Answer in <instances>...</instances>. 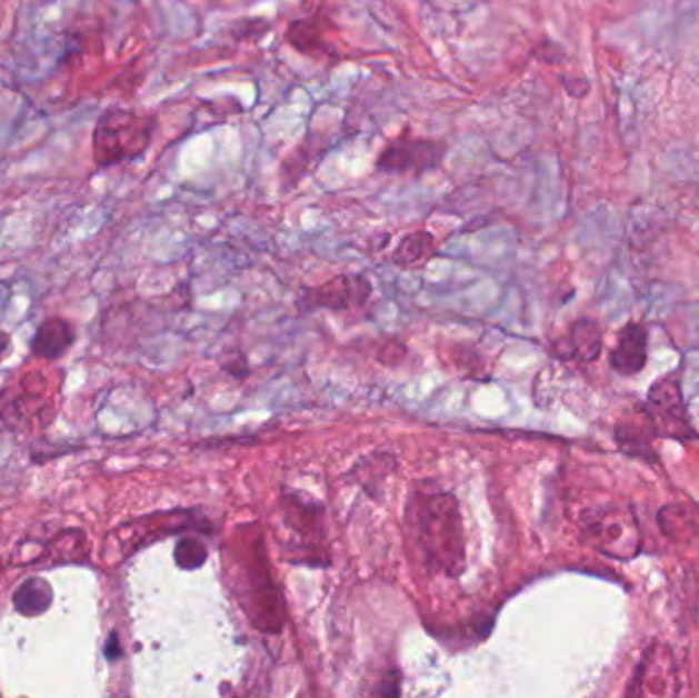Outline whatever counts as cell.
Listing matches in <instances>:
<instances>
[{
  "mask_svg": "<svg viewBox=\"0 0 699 698\" xmlns=\"http://www.w3.org/2000/svg\"><path fill=\"white\" fill-rule=\"evenodd\" d=\"M156 117L133 109H107L92 131V158L99 169H109L143 154L153 140Z\"/></svg>",
  "mask_w": 699,
  "mask_h": 698,
  "instance_id": "6da1fadb",
  "label": "cell"
},
{
  "mask_svg": "<svg viewBox=\"0 0 699 698\" xmlns=\"http://www.w3.org/2000/svg\"><path fill=\"white\" fill-rule=\"evenodd\" d=\"M421 549L436 568L458 574L465 564L462 522L452 496H430L418 508Z\"/></svg>",
  "mask_w": 699,
  "mask_h": 698,
  "instance_id": "7a4b0ae2",
  "label": "cell"
},
{
  "mask_svg": "<svg viewBox=\"0 0 699 698\" xmlns=\"http://www.w3.org/2000/svg\"><path fill=\"white\" fill-rule=\"evenodd\" d=\"M583 530L589 537V544L598 547L599 554L616 559H630L640 549V530L636 518L620 502L603 505L598 510L586 512Z\"/></svg>",
  "mask_w": 699,
  "mask_h": 698,
  "instance_id": "3957f363",
  "label": "cell"
},
{
  "mask_svg": "<svg viewBox=\"0 0 699 698\" xmlns=\"http://www.w3.org/2000/svg\"><path fill=\"white\" fill-rule=\"evenodd\" d=\"M655 435L669 439H693L696 432L689 425L686 403L677 377H665L650 389L645 408Z\"/></svg>",
  "mask_w": 699,
  "mask_h": 698,
  "instance_id": "277c9868",
  "label": "cell"
},
{
  "mask_svg": "<svg viewBox=\"0 0 699 698\" xmlns=\"http://www.w3.org/2000/svg\"><path fill=\"white\" fill-rule=\"evenodd\" d=\"M445 154V143L423 138H399L382 148L377 169L387 174H423L438 169Z\"/></svg>",
  "mask_w": 699,
  "mask_h": 698,
  "instance_id": "5b68a950",
  "label": "cell"
},
{
  "mask_svg": "<svg viewBox=\"0 0 699 698\" xmlns=\"http://www.w3.org/2000/svg\"><path fill=\"white\" fill-rule=\"evenodd\" d=\"M370 296V285L362 277H336L330 283L307 291V301L316 308H336L343 310L355 303H365Z\"/></svg>",
  "mask_w": 699,
  "mask_h": 698,
  "instance_id": "8992f818",
  "label": "cell"
},
{
  "mask_svg": "<svg viewBox=\"0 0 699 698\" xmlns=\"http://www.w3.org/2000/svg\"><path fill=\"white\" fill-rule=\"evenodd\" d=\"M649 335L640 323L623 326L616 347L611 350V367L622 376H635L647 365Z\"/></svg>",
  "mask_w": 699,
  "mask_h": 698,
  "instance_id": "52a82bcc",
  "label": "cell"
},
{
  "mask_svg": "<svg viewBox=\"0 0 699 698\" xmlns=\"http://www.w3.org/2000/svg\"><path fill=\"white\" fill-rule=\"evenodd\" d=\"M74 345V330L64 320H48L41 323L33 338L31 349L38 357L58 359Z\"/></svg>",
  "mask_w": 699,
  "mask_h": 698,
  "instance_id": "ba28073f",
  "label": "cell"
},
{
  "mask_svg": "<svg viewBox=\"0 0 699 698\" xmlns=\"http://www.w3.org/2000/svg\"><path fill=\"white\" fill-rule=\"evenodd\" d=\"M51 598H53V592H51L50 584L41 578H29L17 588L13 605L17 612L26 617H39L51 607Z\"/></svg>",
  "mask_w": 699,
  "mask_h": 698,
  "instance_id": "9c48e42d",
  "label": "cell"
},
{
  "mask_svg": "<svg viewBox=\"0 0 699 698\" xmlns=\"http://www.w3.org/2000/svg\"><path fill=\"white\" fill-rule=\"evenodd\" d=\"M661 525L667 537L671 535L681 544L699 539V515H691L683 506H671L661 512Z\"/></svg>",
  "mask_w": 699,
  "mask_h": 698,
  "instance_id": "30bf717a",
  "label": "cell"
},
{
  "mask_svg": "<svg viewBox=\"0 0 699 698\" xmlns=\"http://www.w3.org/2000/svg\"><path fill=\"white\" fill-rule=\"evenodd\" d=\"M287 41L293 46L297 52L307 53V56H321V53H330L328 43L323 41V36L319 31L318 23L313 21H293L287 29Z\"/></svg>",
  "mask_w": 699,
  "mask_h": 698,
  "instance_id": "8fae6325",
  "label": "cell"
},
{
  "mask_svg": "<svg viewBox=\"0 0 699 698\" xmlns=\"http://www.w3.org/2000/svg\"><path fill=\"white\" fill-rule=\"evenodd\" d=\"M433 252V236L430 232H413L403 236L395 250V262L401 267H413L430 259Z\"/></svg>",
  "mask_w": 699,
  "mask_h": 698,
  "instance_id": "7c38bea8",
  "label": "cell"
},
{
  "mask_svg": "<svg viewBox=\"0 0 699 698\" xmlns=\"http://www.w3.org/2000/svg\"><path fill=\"white\" fill-rule=\"evenodd\" d=\"M571 345L572 352L579 359H583V361L596 359L599 347H601L598 326L589 322V320H581V322L575 323V328L571 330Z\"/></svg>",
  "mask_w": 699,
  "mask_h": 698,
  "instance_id": "4fadbf2b",
  "label": "cell"
},
{
  "mask_svg": "<svg viewBox=\"0 0 699 698\" xmlns=\"http://www.w3.org/2000/svg\"><path fill=\"white\" fill-rule=\"evenodd\" d=\"M192 556L199 557L201 561H204V547H201L197 541H192V539L180 541L179 547H177V561H179L182 568H194Z\"/></svg>",
  "mask_w": 699,
  "mask_h": 698,
  "instance_id": "5bb4252c",
  "label": "cell"
},
{
  "mask_svg": "<svg viewBox=\"0 0 699 698\" xmlns=\"http://www.w3.org/2000/svg\"><path fill=\"white\" fill-rule=\"evenodd\" d=\"M9 347H11V338H9V335L0 332V359L4 357V352L9 350Z\"/></svg>",
  "mask_w": 699,
  "mask_h": 698,
  "instance_id": "9a60e30c",
  "label": "cell"
}]
</instances>
